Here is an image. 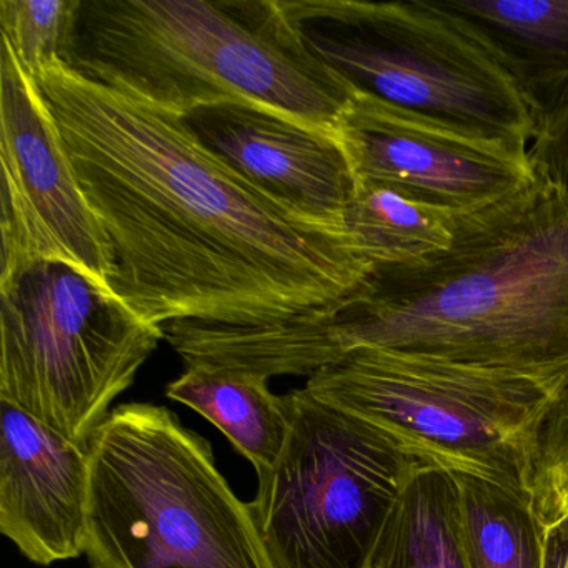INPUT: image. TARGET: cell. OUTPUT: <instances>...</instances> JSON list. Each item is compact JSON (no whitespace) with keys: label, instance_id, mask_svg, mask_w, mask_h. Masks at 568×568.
Returning <instances> with one entry per match:
<instances>
[{"label":"cell","instance_id":"ac0fdd59","mask_svg":"<svg viewBox=\"0 0 568 568\" xmlns=\"http://www.w3.org/2000/svg\"><path fill=\"white\" fill-rule=\"evenodd\" d=\"M82 0H0L2 41L38 78L55 62L71 64Z\"/></svg>","mask_w":568,"mask_h":568},{"label":"cell","instance_id":"6da1fadb","mask_svg":"<svg viewBox=\"0 0 568 568\" xmlns=\"http://www.w3.org/2000/svg\"><path fill=\"white\" fill-rule=\"evenodd\" d=\"M36 81L111 247V288L144 321L282 324L374 274L344 231L258 191L184 115L64 62Z\"/></svg>","mask_w":568,"mask_h":568},{"label":"cell","instance_id":"2e32d148","mask_svg":"<svg viewBox=\"0 0 568 568\" xmlns=\"http://www.w3.org/2000/svg\"><path fill=\"white\" fill-rule=\"evenodd\" d=\"M452 477L468 568H544V530L530 494L474 475Z\"/></svg>","mask_w":568,"mask_h":568},{"label":"cell","instance_id":"ffe728a7","mask_svg":"<svg viewBox=\"0 0 568 568\" xmlns=\"http://www.w3.org/2000/svg\"><path fill=\"white\" fill-rule=\"evenodd\" d=\"M528 154L540 178L568 189V75L545 104L540 128Z\"/></svg>","mask_w":568,"mask_h":568},{"label":"cell","instance_id":"8992f818","mask_svg":"<svg viewBox=\"0 0 568 568\" xmlns=\"http://www.w3.org/2000/svg\"><path fill=\"white\" fill-rule=\"evenodd\" d=\"M304 388L417 460L530 495L538 432L557 404L535 385L381 348L318 368Z\"/></svg>","mask_w":568,"mask_h":568},{"label":"cell","instance_id":"3957f363","mask_svg":"<svg viewBox=\"0 0 568 568\" xmlns=\"http://www.w3.org/2000/svg\"><path fill=\"white\" fill-rule=\"evenodd\" d=\"M69 68L181 115L254 104L334 134L357 92L305 48L282 0H89Z\"/></svg>","mask_w":568,"mask_h":568},{"label":"cell","instance_id":"9a60e30c","mask_svg":"<svg viewBox=\"0 0 568 568\" xmlns=\"http://www.w3.org/2000/svg\"><path fill=\"white\" fill-rule=\"evenodd\" d=\"M367 568H468L450 471L427 464L412 471Z\"/></svg>","mask_w":568,"mask_h":568},{"label":"cell","instance_id":"9c48e42d","mask_svg":"<svg viewBox=\"0 0 568 568\" xmlns=\"http://www.w3.org/2000/svg\"><path fill=\"white\" fill-rule=\"evenodd\" d=\"M2 272L62 262L111 288L114 257L79 184L38 81L2 41L0 54Z\"/></svg>","mask_w":568,"mask_h":568},{"label":"cell","instance_id":"ba28073f","mask_svg":"<svg viewBox=\"0 0 568 568\" xmlns=\"http://www.w3.org/2000/svg\"><path fill=\"white\" fill-rule=\"evenodd\" d=\"M285 400L287 442L274 467L258 474L251 501L272 561L275 568H367L395 501L425 462L305 388Z\"/></svg>","mask_w":568,"mask_h":568},{"label":"cell","instance_id":"30bf717a","mask_svg":"<svg viewBox=\"0 0 568 568\" xmlns=\"http://www.w3.org/2000/svg\"><path fill=\"white\" fill-rule=\"evenodd\" d=\"M355 181L474 214L537 182L527 149L481 129L357 91L337 129Z\"/></svg>","mask_w":568,"mask_h":568},{"label":"cell","instance_id":"8fae6325","mask_svg":"<svg viewBox=\"0 0 568 568\" xmlns=\"http://www.w3.org/2000/svg\"><path fill=\"white\" fill-rule=\"evenodd\" d=\"M195 138L229 168L301 217L344 231L355 192L341 138L254 104H217L184 115Z\"/></svg>","mask_w":568,"mask_h":568},{"label":"cell","instance_id":"5bb4252c","mask_svg":"<svg viewBox=\"0 0 568 568\" xmlns=\"http://www.w3.org/2000/svg\"><path fill=\"white\" fill-rule=\"evenodd\" d=\"M214 424L254 465L274 467L291 432L287 400L268 388V378L251 372L187 367L165 390Z\"/></svg>","mask_w":568,"mask_h":568},{"label":"cell","instance_id":"7c38bea8","mask_svg":"<svg viewBox=\"0 0 568 568\" xmlns=\"http://www.w3.org/2000/svg\"><path fill=\"white\" fill-rule=\"evenodd\" d=\"M88 448L0 398V531L48 567L88 548Z\"/></svg>","mask_w":568,"mask_h":568},{"label":"cell","instance_id":"d6986e66","mask_svg":"<svg viewBox=\"0 0 568 568\" xmlns=\"http://www.w3.org/2000/svg\"><path fill=\"white\" fill-rule=\"evenodd\" d=\"M534 491L551 514L568 515V392L550 408L534 458Z\"/></svg>","mask_w":568,"mask_h":568},{"label":"cell","instance_id":"52a82bcc","mask_svg":"<svg viewBox=\"0 0 568 568\" xmlns=\"http://www.w3.org/2000/svg\"><path fill=\"white\" fill-rule=\"evenodd\" d=\"M165 341L112 288L39 261L0 281V398L88 448Z\"/></svg>","mask_w":568,"mask_h":568},{"label":"cell","instance_id":"4fadbf2b","mask_svg":"<svg viewBox=\"0 0 568 568\" xmlns=\"http://www.w3.org/2000/svg\"><path fill=\"white\" fill-rule=\"evenodd\" d=\"M464 215L388 185L357 182L344 229L374 272L407 271L448 254Z\"/></svg>","mask_w":568,"mask_h":568},{"label":"cell","instance_id":"e0dca14e","mask_svg":"<svg viewBox=\"0 0 568 568\" xmlns=\"http://www.w3.org/2000/svg\"><path fill=\"white\" fill-rule=\"evenodd\" d=\"M491 29L544 74L548 99L568 75V0H445ZM545 102V104H547Z\"/></svg>","mask_w":568,"mask_h":568},{"label":"cell","instance_id":"277c9868","mask_svg":"<svg viewBox=\"0 0 568 568\" xmlns=\"http://www.w3.org/2000/svg\"><path fill=\"white\" fill-rule=\"evenodd\" d=\"M318 61L357 91L530 149L548 85L500 36L445 0H282Z\"/></svg>","mask_w":568,"mask_h":568},{"label":"cell","instance_id":"7a4b0ae2","mask_svg":"<svg viewBox=\"0 0 568 568\" xmlns=\"http://www.w3.org/2000/svg\"><path fill=\"white\" fill-rule=\"evenodd\" d=\"M362 348L568 392V189L538 175L514 197L465 214L448 254L374 272L332 307L235 328L242 371L307 375Z\"/></svg>","mask_w":568,"mask_h":568},{"label":"cell","instance_id":"44dd1931","mask_svg":"<svg viewBox=\"0 0 568 568\" xmlns=\"http://www.w3.org/2000/svg\"><path fill=\"white\" fill-rule=\"evenodd\" d=\"M544 568H568V515L544 531Z\"/></svg>","mask_w":568,"mask_h":568},{"label":"cell","instance_id":"5b68a950","mask_svg":"<svg viewBox=\"0 0 568 568\" xmlns=\"http://www.w3.org/2000/svg\"><path fill=\"white\" fill-rule=\"evenodd\" d=\"M92 568H275L251 504L174 412L124 404L88 445Z\"/></svg>","mask_w":568,"mask_h":568}]
</instances>
